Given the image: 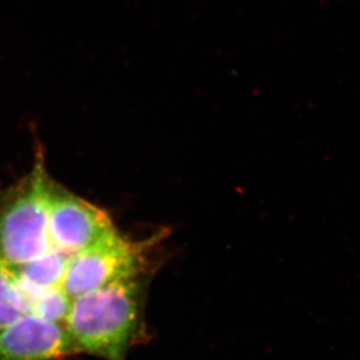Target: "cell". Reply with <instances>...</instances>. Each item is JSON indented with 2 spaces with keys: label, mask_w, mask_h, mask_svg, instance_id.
Instances as JSON below:
<instances>
[{
  "label": "cell",
  "mask_w": 360,
  "mask_h": 360,
  "mask_svg": "<svg viewBox=\"0 0 360 360\" xmlns=\"http://www.w3.org/2000/svg\"><path fill=\"white\" fill-rule=\"evenodd\" d=\"M139 277L118 281L74 298L65 328L77 354L123 360L141 323Z\"/></svg>",
  "instance_id": "cell-1"
},
{
  "label": "cell",
  "mask_w": 360,
  "mask_h": 360,
  "mask_svg": "<svg viewBox=\"0 0 360 360\" xmlns=\"http://www.w3.org/2000/svg\"><path fill=\"white\" fill-rule=\"evenodd\" d=\"M49 177L38 153L30 174L0 191V264L20 266L53 250L46 201Z\"/></svg>",
  "instance_id": "cell-2"
},
{
  "label": "cell",
  "mask_w": 360,
  "mask_h": 360,
  "mask_svg": "<svg viewBox=\"0 0 360 360\" xmlns=\"http://www.w3.org/2000/svg\"><path fill=\"white\" fill-rule=\"evenodd\" d=\"M151 243H135L116 232L70 257L61 288L74 300L108 284L139 277Z\"/></svg>",
  "instance_id": "cell-3"
},
{
  "label": "cell",
  "mask_w": 360,
  "mask_h": 360,
  "mask_svg": "<svg viewBox=\"0 0 360 360\" xmlns=\"http://www.w3.org/2000/svg\"><path fill=\"white\" fill-rule=\"evenodd\" d=\"M49 229L53 250L72 257L117 232L107 212L56 180L46 184Z\"/></svg>",
  "instance_id": "cell-4"
},
{
  "label": "cell",
  "mask_w": 360,
  "mask_h": 360,
  "mask_svg": "<svg viewBox=\"0 0 360 360\" xmlns=\"http://www.w3.org/2000/svg\"><path fill=\"white\" fill-rule=\"evenodd\" d=\"M77 354L66 328L27 314L0 330V360H54Z\"/></svg>",
  "instance_id": "cell-5"
},
{
  "label": "cell",
  "mask_w": 360,
  "mask_h": 360,
  "mask_svg": "<svg viewBox=\"0 0 360 360\" xmlns=\"http://www.w3.org/2000/svg\"><path fill=\"white\" fill-rule=\"evenodd\" d=\"M70 257L51 250L34 260L20 266H10L15 276L34 287H61Z\"/></svg>",
  "instance_id": "cell-6"
},
{
  "label": "cell",
  "mask_w": 360,
  "mask_h": 360,
  "mask_svg": "<svg viewBox=\"0 0 360 360\" xmlns=\"http://www.w3.org/2000/svg\"><path fill=\"white\" fill-rule=\"evenodd\" d=\"M18 281L27 298L31 314L49 322L65 324L73 300L63 291V288H39L25 283L19 278Z\"/></svg>",
  "instance_id": "cell-7"
},
{
  "label": "cell",
  "mask_w": 360,
  "mask_h": 360,
  "mask_svg": "<svg viewBox=\"0 0 360 360\" xmlns=\"http://www.w3.org/2000/svg\"><path fill=\"white\" fill-rule=\"evenodd\" d=\"M31 314L27 298L10 266L0 264V330Z\"/></svg>",
  "instance_id": "cell-8"
}]
</instances>
